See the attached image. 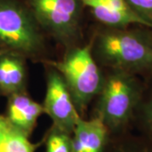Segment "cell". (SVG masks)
<instances>
[{
    "label": "cell",
    "mask_w": 152,
    "mask_h": 152,
    "mask_svg": "<svg viewBox=\"0 0 152 152\" xmlns=\"http://www.w3.org/2000/svg\"><path fill=\"white\" fill-rule=\"evenodd\" d=\"M90 42L103 70H119L147 80L152 77V28H110L98 25Z\"/></svg>",
    "instance_id": "6da1fadb"
},
{
    "label": "cell",
    "mask_w": 152,
    "mask_h": 152,
    "mask_svg": "<svg viewBox=\"0 0 152 152\" xmlns=\"http://www.w3.org/2000/svg\"><path fill=\"white\" fill-rule=\"evenodd\" d=\"M104 71L103 84L96 97L93 116L102 120L111 136L121 135L134 129L145 80L124 71Z\"/></svg>",
    "instance_id": "7a4b0ae2"
},
{
    "label": "cell",
    "mask_w": 152,
    "mask_h": 152,
    "mask_svg": "<svg viewBox=\"0 0 152 152\" xmlns=\"http://www.w3.org/2000/svg\"><path fill=\"white\" fill-rule=\"evenodd\" d=\"M46 37L26 0H0V50L45 64Z\"/></svg>",
    "instance_id": "3957f363"
},
{
    "label": "cell",
    "mask_w": 152,
    "mask_h": 152,
    "mask_svg": "<svg viewBox=\"0 0 152 152\" xmlns=\"http://www.w3.org/2000/svg\"><path fill=\"white\" fill-rule=\"evenodd\" d=\"M46 63L61 74L78 113L85 118L89 105L97 96L104 80V70L93 56L91 42L65 49L61 59H50Z\"/></svg>",
    "instance_id": "277c9868"
},
{
    "label": "cell",
    "mask_w": 152,
    "mask_h": 152,
    "mask_svg": "<svg viewBox=\"0 0 152 152\" xmlns=\"http://www.w3.org/2000/svg\"><path fill=\"white\" fill-rule=\"evenodd\" d=\"M47 37L64 49L82 43L86 8L80 0H26Z\"/></svg>",
    "instance_id": "5b68a950"
},
{
    "label": "cell",
    "mask_w": 152,
    "mask_h": 152,
    "mask_svg": "<svg viewBox=\"0 0 152 152\" xmlns=\"http://www.w3.org/2000/svg\"><path fill=\"white\" fill-rule=\"evenodd\" d=\"M43 64L46 69L44 113L52 119V124L71 135L80 115L61 74L48 63Z\"/></svg>",
    "instance_id": "8992f818"
},
{
    "label": "cell",
    "mask_w": 152,
    "mask_h": 152,
    "mask_svg": "<svg viewBox=\"0 0 152 152\" xmlns=\"http://www.w3.org/2000/svg\"><path fill=\"white\" fill-rule=\"evenodd\" d=\"M98 25L110 28L145 26L126 0H80ZM149 27V26H148Z\"/></svg>",
    "instance_id": "52a82bcc"
},
{
    "label": "cell",
    "mask_w": 152,
    "mask_h": 152,
    "mask_svg": "<svg viewBox=\"0 0 152 152\" xmlns=\"http://www.w3.org/2000/svg\"><path fill=\"white\" fill-rule=\"evenodd\" d=\"M6 98L7 104L4 115L19 130L31 138L39 118L45 113L42 104L35 101L27 90Z\"/></svg>",
    "instance_id": "ba28073f"
},
{
    "label": "cell",
    "mask_w": 152,
    "mask_h": 152,
    "mask_svg": "<svg viewBox=\"0 0 152 152\" xmlns=\"http://www.w3.org/2000/svg\"><path fill=\"white\" fill-rule=\"evenodd\" d=\"M111 138L107 128L100 118L86 119L81 116L71 134L73 152H105Z\"/></svg>",
    "instance_id": "9c48e42d"
},
{
    "label": "cell",
    "mask_w": 152,
    "mask_h": 152,
    "mask_svg": "<svg viewBox=\"0 0 152 152\" xmlns=\"http://www.w3.org/2000/svg\"><path fill=\"white\" fill-rule=\"evenodd\" d=\"M27 59L11 52L0 53V96L8 97L27 90Z\"/></svg>",
    "instance_id": "30bf717a"
},
{
    "label": "cell",
    "mask_w": 152,
    "mask_h": 152,
    "mask_svg": "<svg viewBox=\"0 0 152 152\" xmlns=\"http://www.w3.org/2000/svg\"><path fill=\"white\" fill-rule=\"evenodd\" d=\"M42 144V140L38 143L31 141L30 137L0 114V152H36Z\"/></svg>",
    "instance_id": "8fae6325"
},
{
    "label": "cell",
    "mask_w": 152,
    "mask_h": 152,
    "mask_svg": "<svg viewBox=\"0 0 152 152\" xmlns=\"http://www.w3.org/2000/svg\"><path fill=\"white\" fill-rule=\"evenodd\" d=\"M105 152H152V139L132 131L111 136Z\"/></svg>",
    "instance_id": "7c38bea8"
},
{
    "label": "cell",
    "mask_w": 152,
    "mask_h": 152,
    "mask_svg": "<svg viewBox=\"0 0 152 152\" xmlns=\"http://www.w3.org/2000/svg\"><path fill=\"white\" fill-rule=\"evenodd\" d=\"M134 129L152 139V77L145 80V89L136 111Z\"/></svg>",
    "instance_id": "4fadbf2b"
},
{
    "label": "cell",
    "mask_w": 152,
    "mask_h": 152,
    "mask_svg": "<svg viewBox=\"0 0 152 152\" xmlns=\"http://www.w3.org/2000/svg\"><path fill=\"white\" fill-rule=\"evenodd\" d=\"M45 152H73L71 135L51 125L43 138Z\"/></svg>",
    "instance_id": "5bb4252c"
},
{
    "label": "cell",
    "mask_w": 152,
    "mask_h": 152,
    "mask_svg": "<svg viewBox=\"0 0 152 152\" xmlns=\"http://www.w3.org/2000/svg\"><path fill=\"white\" fill-rule=\"evenodd\" d=\"M136 15L152 28V0H126Z\"/></svg>",
    "instance_id": "9a60e30c"
},
{
    "label": "cell",
    "mask_w": 152,
    "mask_h": 152,
    "mask_svg": "<svg viewBox=\"0 0 152 152\" xmlns=\"http://www.w3.org/2000/svg\"><path fill=\"white\" fill-rule=\"evenodd\" d=\"M1 51H2V50H0V53H1Z\"/></svg>",
    "instance_id": "2e32d148"
}]
</instances>
